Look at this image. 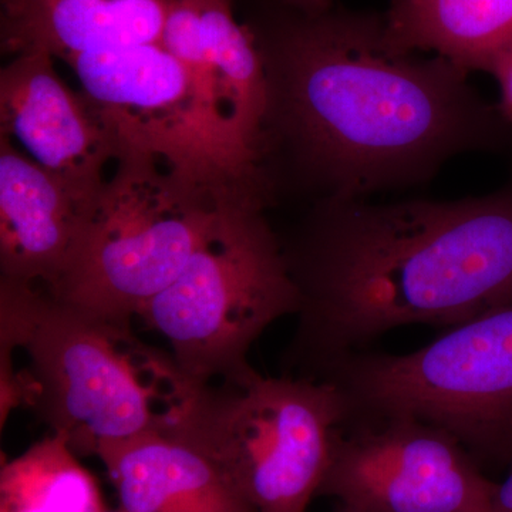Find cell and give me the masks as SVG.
Segmentation results:
<instances>
[{
  "mask_svg": "<svg viewBox=\"0 0 512 512\" xmlns=\"http://www.w3.org/2000/svg\"><path fill=\"white\" fill-rule=\"evenodd\" d=\"M484 72L491 74L497 82L500 89L498 109L512 124V42L491 57Z\"/></svg>",
  "mask_w": 512,
  "mask_h": 512,
  "instance_id": "obj_17",
  "label": "cell"
},
{
  "mask_svg": "<svg viewBox=\"0 0 512 512\" xmlns=\"http://www.w3.org/2000/svg\"><path fill=\"white\" fill-rule=\"evenodd\" d=\"M495 484L453 434L394 414L346 420L319 495L362 512H490Z\"/></svg>",
  "mask_w": 512,
  "mask_h": 512,
  "instance_id": "obj_9",
  "label": "cell"
},
{
  "mask_svg": "<svg viewBox=\"0 0 512 512\" xmlns=\"http://www.w3.org/2000/svg\"><path fill=\"white\" fill-rule=\"evenodd\" d=\"M160 43L259 160L264 63L251 28L235 19L232 0H174Z\"/></svg>",
  "mask_w": 512,
  "mask_h": 512,
  "instance_id": "obj_11",
  "label": "cell"
},
{
  "mask_svg": "<svg viewBox=\"0 0 512 512\" xmlns=\"http://www.w3.org/2000/svg\"><path fill=\"white\" fill-rule=\"evenodd\" d=\"M97 457L126 512H254L220 470L171 434H148Z\"/></svg>",
  "mask_w": 512,
  "mask_h": 512,
  "instance_id": "obj_14",
  "label": "cell"
},
{
  "mask_svg": "<svg viewBox=\"0 0 512 512\" xmlns=\"http://www.w3.org/2000/svg\"><path fill=\"white\" fill-rule=\"evenodd\" d=\"M114 165L87 208L62 275L43 289L64 305L131 325L180 275L229 201L268 197L141 148L124 146Z\"/></svg>",
  "mask_w": 512,
  "mask_h": 512,
  "instance_id": "obj_4",
  "label": "cell"
},
{
  "mask_svg": "<svg viewBox=\"0 0 512 512\" xmlns=\"http://www.w3.org/2000/svg\"><path fill=\"white\" fill-rule=\"evenodd\" d=\"M507 468V476L503 481L495 484L490 512H512V456Z\"/></svg>",
  "mask_w": 512,
  "mask_h": 512,
  "instance_id": "obj_18",
  "label": "cell"
},
{
  "mask_svg": "<svg viewBox=\"0 0 512 512\" xmlns=\"http://www.w3.org/2000/svg\"><path fill=\"white\" fill-rule=\"evenodd\" d=\"M349 414L332 382L251 367L195 389L170 434L211 461L254 512H308Z\"/></svg>",
  "mask_w": 512,
  "mask_h": 512,
  "instance_id": "obj_5",
  "label": "cell"
},
{
  "mask_svg": "<svg viewBox=\"0 0 512 512\" xmlns=\"http://www.w3.org/2000/svg\"><path fill=\"white\" fill-rule=\"evenodd\" d=\"M383 13L396 45L446 57L468 73L484 72L512 42V0H389Z\"/></svg>",
  "mask_w": 512,
  "mask_h": 512,
  "instance_id": "obj_15",
  "label": "cell"
},
{
  "mask_svg": "<svg viewBox=\"0 0 512 512\" xmlns=\"http://www.w3.org/2000/svg\"><path fill=\"white\" fill-rule=\"evenodd\" d=\"M0 512H106L99 484L56 434L3 463Z\"/></svg>",
  "mask_w": 512,
  "mask_h": 512,
  "instance_id": "obj_16",
  "label": "cell"
},
{
  "mask_svg": "<svg viewBox=\"0 0 512 512\" xmlns=\"http://www.w3.org/2000/svg\"><path fill=\"white\" fill-rule=\"evenodd\" d=\"M319 380L350 417L409 414L448 431L485 466L512 456V303L454 326L406 355L353 353Z\"/></svg>",
  "mask_w": 512,
  "mask_h": 512,
  "instance_id": "obj_7",
  "label": "cell"
},
{
  "mask_svg": "<svg viewBox=\"0 0 512 512\" xmlns=\"http://www.w3.org/2000/svg\"><path fill=\"white\" fill-rule=\"evenodd\" d=\"M266 205L256 194L229 201L180 275L138 315L167 340L194 389L247 372L259 336L298 313V288Z\"/></svg>",
  "mask_w": 512,
  "mask_h": 512,
  "instance_id": "obj_6",
  "label": "cell"
},
{
  "mask_svg": "<svg viewBox=\"0 0 512 512\" xmlns=\"http://www.w3.org/2000/svg\"><path fill=\"white\" fill-rule=\"evenodd\" d=\"M106 512H107V511H106ZM117 512H126V511H123V510H121V508H120V511H117Z\"/></svg>",
  "mask_w": 512,
  "mask_h": 512,
  "instance_id": "obj_21",
  "label": "cell"
},
{
  "mask_svg": "<svg viewBox=\"0 0 512 512\" xmlns=\"http://www.w3.org/2000/svg\"><path fill=\"white\" fill-rule=\"evenodd\" d=\"M92 204L0 134V281L55 284Z\"/></svg>",
  "mask_w": 512,
  "mask_h": 512,
  "instance_id": "obj_12",
  "label": "cell"
},
{
  "mask_svg": "<svg viewBox=\"0 0 512 512\" xmlns=\"http://www.w3.org/2000/svg\"><path fill=\"white\" fill-rule=\"evenodd\" d=\"M299 292L285 375L319 380L384 333L512 303V183L458 200L316 201L282 241Z\"/></svg>",
  "mask_w": 512,
  "mask_h": 512,
  "instance_id": "obj_2",
  "label": "cell"
},
{
  "mask_svg": "<svg viewBox=\"0 0 512 512\" xmlns=\"http://www.w3.org/2000/svg\"><path fill=\"white\" fill-rule=\"evenodd\" d=\"M0 350H22L30 406L77 456L170 434L195 389L173 356L131 325L64 305L40 286L0 281Z\"/></svg>",
  "mask_w": 512,
  "mask_h": 512,
  "instance_id": "obj_3",
  "label": "cell"
},
{
  "mask_svg": "<svg viewBox=\"0 0 512 512\" xmlns=\"http://www.w3.org/2000/svg\"><path fill=\"white\" fill-rule=\"evenodd\" d=\"M278 2L279 5L284 6L286 9L306 13V15L325 12V10L338 5V0H278Z\"/></svg>",
  "mask_w": 512,
  "mask_h": 512,
  "instance_id": "obj_19",
  "label": "cell"
},
{
  "mask_svg": "<svg viewBox=\"0 0 512 512\" xmlns=\"http://www.w3.org/2000/svg\"><path fill=\"white\" fill-rule=\"evenodd\" d=\"M124 146L194 173L261 188L258 157L212 107L191 73L161 43L96 50L66 62Z\"/></svg>",
  "mask_w": 512,
  "mask_h": 512,
  "instance_id": "obj_8",
  "label": "cell"
},
{
  "mask_svg": "<svg viewBox=\"0 0 512 512\" xmlns=\"http://www.w3.org/2000/svg\"><path fill=\"white\" fill-rule=\"evenodd\" d=\"M0 134L89 202L121 154L113 128L82 90L63 82L45 52L12 56L0 70Z\"/></svg>",
  "mask_w": 512,
  "mask_h": 512,
  "instance_id": "obj_10",
  "label": "cell"
},
{
  "mask_svg": "<svg viewBox=\"0 0 512 512\" xmlns=\"http://www.w3.org/2000/svg\"><path fill=\"white\" fill-rule=\"evenodd\" d=\"M174 0H2L3 53L55 59L160 43Z\"/></svg>",
  "mask_w": 512,
  "mask_h": 512,
  "instance_id": "obj_13",
  "label": "cell"
},
{
  "mask_svg": "<svg viewBox=\"0 0 512 512\" xmlns=\"http://www.w3.org/2000/svg\"><path fill=\"white\" fill-rule=\"evenodd\" d=\"M264 63L259 163L316 201L429 183L458 156L510 147L512 124L446 57L396 45L384 13L281 6L251 28ZM315 201V202H316Z\"/></svg>",
  "mask_w": 512,
  "mask_h": 512,
  "instance_id": "obj_1",
  "label": "cell"
},
{
  "mask_svg": "<svg viewBox=\"0 0 512 512\" xmlns=\"http://www.w3.org/2000/svg\"><path fill=\"white\" fill-rule=\"evenodd\" d=\"M335 512H362V511L353 510V508L346 507V505L339 504L338 510H336Z\"/></svg>",
  "mask_w": 512,
  "mask_h": 512,
  "instance_id": "obj_20",
  "label": "cell"
}]
</instances>
